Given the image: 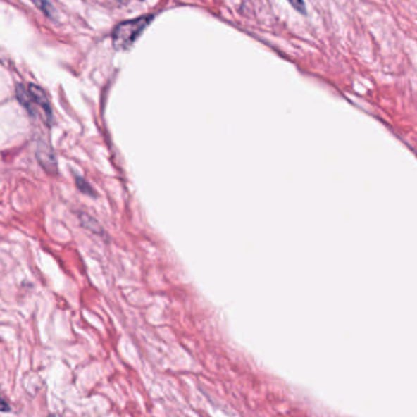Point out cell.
<instances>
[{"label": "cell", "mask_w": 417, "mask_h": 417, "mask_svg": "<svg viewBox=\"0 0 417 417\" xmlns=\"http://www.w3.org/2000/svg\"><path fill=\"white\" fill-rule=\"evenodd\" d=\"M154 19V15H144L137 19L127 20L116 25L111 33L113 46L116 51H127L134 43L139 39L144 30L149 27V23Z\"/></svg>", "instance_id": "6da1fadb"}, {"label": "cell", "mask_w": 417, "mask_h": 417, "mask_svg": "<svg viewBox=\"0 0 417 417\" xmlns=\"http://www.w3.org/2000/svg\"><path fill=\"white\" fill-rule=\"evenodd\" d=\"M16 96L19 99L20 104L27 109L30 114L35 116L37 109L44 113L46 121L49 124L51 121V108L49 99L46 97V92L42 88L38 87L36 85L30 84L18 85L16 87Z\"/></svg>", "instance_id": "7a4b0ae2"}, {"label": "cell", "mask_w": 417, "mask_h": 417, "mask_svg": "<svg viewBox=\"0 0 417 417\" xmlns=\"http://www.w3.org/2000/svg\"><path fill=\"white\" fill-rule=\"evenodd\" d=\"M37 158L39 161V164L42 166L46 172L49 174H56V161L54 154L51 152V149L48 146H43L39 144L37 151Z\"/></svg>", "instance_id": "3957f363"}, {"label": "cell", "mask_w": 417, "mask_h": 417, "mask_svg": "<svg viewBox=\"0 0 417 417\" xmlns=\"http://www.w3.org/2000/svg\"><path fill=\"white\" fill-rule=\"evenodd\" d=\"M75 181H76V186H77V189H79L82 194L85 195L91 196V197H97V194H96V191L93 189L92 186L88 184L87 181L85 180L84 178H81V176H76L75 178Z\"/></svg>", "instance_id": "277c9868"}, {"label": "cell", "mask_w": 417, "mask_h": 417, "mask_svg": "<svg viewBox=\"0 0 417 417\" xmlns=\"http://www.w3.org/2000/svg\"><path fill=\"white\" fill-rule=\"evenodd\" d=\"M32 3L37 6L38 9L43 11L46 16L54 18V14H56V13H54L53 6L48 3V0H32Z\"/></svg>", "instance_id": "5b68a950"}, {"label": "cell", "mask_w": 417, "mask_h": 417, "mask_svg": "<svg viewBox=\"0 0 417 417\" xmlns=\"http://www.w3.org/2000/svg\"><path fill=\"white\" fill-rule=\"evenodd\" d=\"M85 218L87 219V222H85L84 219H81V223H82V225L85 228H87L89 229L91 232H96V234H102L103 229L99 224H98L94 219L91 218V217H88L86 214H84Z\"/></svg>", "instance_id": "8992f818"}, {"label": "cell", "mask_w": 417, "mask_h": 417, "mask_svg": "<svg viewBox=\"0 0 417 417\" xmlns=\"http://www.w3.org/2000/svg\"><path fill=\"white\" fill-rule=\"evenodd\" d=\"M289 4L292 5L294 9L297 10V13L302 15H306V5L304 0H287Z\"/></svg>", "instance_id": "52a82bcc"}, {"label": "cell", "mask_w": 417, "mask_h": 417, "mask_svg": "<svg viewBox=\"0 0 417 417\" xmlns=\"http://www.w3.org/2000/svg\"><path fill=\"white\" fill-rule=\"evenodd\" d=\"M0 411L1 413H9V411H11L9 404L6 403V400L3 398L1 393H0Z\"/></svg>", "instance_id": "ba28073f"}, {"label": "cell", "mask_w": 417, "mask_h": 417, "mask_svg": "<svg viewBox=\"0 0 417 417\" xmlns=\"http://www.w3.org/2000/svg\"><path fill=\"white\" fill-rule=\"evenodd\" d=\"M116 1H118V3H126L127 0H116Z\"/></svg>", "instance_id": "9c48e42d"}]
</instances>
